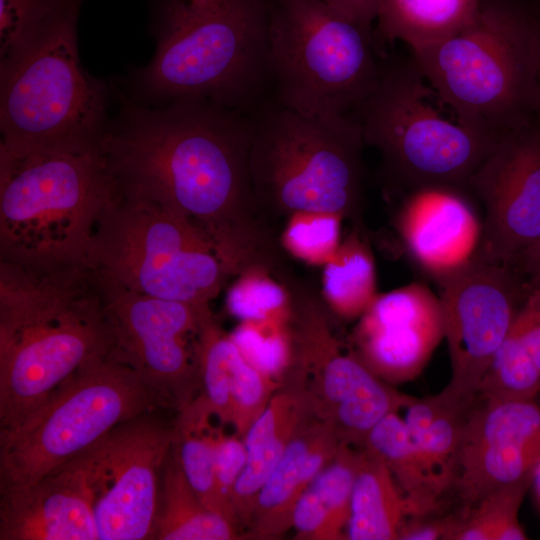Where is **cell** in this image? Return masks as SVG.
Here are the masks:
<instances>
[{"instance_id": "obj_28", "label": "cell", "mask_w": 540, "mask_h": 540, "mask_svg": "<svg viewBox=\"0 0 540 540\" xmlns=\"http://www.w3.org/2000/svg\"><path fill=\"white\" fill-rule=\"evenodd\" d=\"M214 417L201 394L181 407L173 428L172 449L202 503L238 527L233 508L217 484L214 459L217 427L211 423Z\"/></svg>"}, {"instance_id": "obj_33", "label": "cell", "mask_w": 540, "mask_h": 540, "mask_svg": "<svg viewBox=\"0 0 540 540\" xmlns=\"http://www.w3.org/2000/svg\"><path fill=\"white\" fill-rule=\"evenodd\" d=\"M225 305L227 311L241 321H287L291 315L288 288L261 268L235 277L228 288Z\"/></svg>"}, {"instance_id": "obj_27", "label": "cell", "mask_w": 540, "mask_h": 540, "mask_svg": "<svg viewBox=\"0 0 540 540\" xmlns=\"http://www.w3.org/2000/svg\"><path fill=\"white\" fill-rule=\"evenodd\" d=\"M237 531L202 503L171 449L161 476L154 539L232 540L239 538Z\"/></svg>"}, {"instance_id": "obj_37", "label": "cell", "mask_w": 540, "mask_h": 540, "mask_svg": "<svg viewBox=\"0 0 540 540\" xmlns=\"http://www.w3.org/2000/svg\"><path fill=\"white\" fill-rule=\"evenodd\" d=\"M60 0H0L1 64L18 54L50 17Z\"/></svg>"}, {"instance_id": "obj_38", "label": "cell", "mask_w": 540, "mask_h": 540, "mask_svg": "<svg viewBox=\"0 0 540 540\" xmlns=\"http://www.w3.org/2000/svg\"><path fill=\"white\" fill-rule=\"evenodd\" d=\"M214 459L219 491L231 504L234 485L247 460V451L243 439L237 434L227 435L219 428H216Z\"/></svg>"}, {"instance_id": "obj_23", "label": "cell", "mask_w": 540, "mask_h": 540, "mask_svg": "<svg viewBox=\"0 0 540 540\" xmlns=\"http://www.w3.org/2000/svg\"><path fill=\"white\" fill-rule=\"evenodd\" d=\"M482 0H379L373 30L378 54L402 41L416 50L444 41L476 19Z\"/></svg>"}, {"instance_id": "obj_43", "label": "cell", "mask_w": 540, "mask_h": 540, "mask_svg": "<svg viewBox=\"0 0 540 540\" xmlns=\"http://www.w3.org/2000/svg\"><path fill=\"white\" fill-rule=\"evenodd\" d=\"M533 484H535L537 495L540 501V464L536 470V473L533 479Z\"/></svg>"}, {"instance_id": "obj_36", "label": "cell", "mask_w": 540, "mask_h": 540, "mask_svg": "<svg viewBox=\"0 0 540 540\" xmlns=\"http://www.w3.org/2000/svg\"><path fill=\"white\" fill-rule=\"evenodd\" d=\"M280 386L277 379L259 371L240 352L231 385L230 423L238 436L243 439Z\"/></svg>"}, {"instance_id": "obj_15", "label": "cell", "mask_w": 540, "mask_h": 540, "mask_svg": "<svg viewBox=\"0 0 540 540\" xmlns=\"http://www.w3.org/2000/svg\"><path fill=\"white\" fill-rule=\"evenodd\" d=\"M438 286L451 365L445 388L472 402L531 287L517 268L478 258Z\"/></svg>"}, {"instance_id": "obj_7", "label": "cell", "mask_w": 540, "mask_h": 540, "mask_svg": "<svg viewBox=\"0 0 540 540\" xmlns=\"http://www.w3.org/2000/svg\"><path fill=\"white\" fill-rule=\"evenodd\" d=\"M349 116L379 152V175L395 193L427 184L468 188L499 141L464 124L412 56L381 58L376 87Z\"/></svg>"}, {"instance_id": "obj_17", "label": "cell", "mask_w": 540, "mask_h": 540, "mask_svg": "<svg viewBox=\"0 0 540 540\" xmlns=\"http://www.w3.org/2000/svg\"><path fill=\"white\" fill-rule=\"evenodd\" d=\"M540 464V402L480 398L465 422L451 492L466 513L500 489L533 484Z\"/></svg>"}, {"instance_id": "obj_19", "label": "cell", "mask_w": 540, "mask_h": 540, "mask_svg": "<svg viewBox=\"0 0 540 540\" xmlns=\"http://www.w3.org/2000/svg\"><path fill=\"white\" fill-rule=\"evenodd\" d=\"M358 320L352 352L392 386L417 378L444 340L439 296L421 282L378 294Z\"/></svg>"}, {"instance_id": "obj_2", "label": "cell", "mask_w": 540, "mask_h": 540, "mask_svg": "<svg viewBox=\"0 0 540 540\" xmlns=\"http://www.w3.org/2000/svg\"><path fill=\"white\" fill-rule=\"evenodd\" d=\"M112 347L98 280L84 267L0 274V426L19 427L65 380Z\"/></svg>"}, {"instance_id": "obj_25", "label": "cell", "mask_w": 540, "mask_h": 540, "mask_svg": "<svg viewBox=\"0 0 540 540\" xmlns=\"http://www.w3.org/2000/svg\"><path fill=\"white\" fill-rule=\"evenodd\" d=\"M358 451L343 445L302 493L292 518L296 539H346Z\"/></svg>"}, {"instance_id": "obj_5", "label": "cell", "mask_w": 540, "mask_h": 540, "mask_svg": "<svg viewBox=\"0 0 540 540\" xmlns=\"http://www.w3.org/2000/svg\"><path fill=\"white\" fill-rule=\"evenodd\" d=\"M420 71L467 126L499 140L533 124L538 104L537 10L482 0L469 26L411 50Z\"/></svg>"}, {"instance_id": "obj_22", "label": "cell", "mask_w": 540, "mask_h": 540, "mask_svg": "<svg viewBox=\"0 0 540 540\" xmlns=\"http://www.w3.org/2000/svg\"><path fill=\"white\" fill-rule=\"evenodd\" d=\"M475 401L464 400L444 387L437 394L415 397L405 408L409 437L443 500L452 490L465 422Z\"/></svg>"}, {"instance_id": "obj_45", "label": "cell", "mask_w": 540, "mask_h": 540, "mask_svg": "<svg viewBox=\"0 0 540 540\" xmlns=\"http://www.w3.org/2000/svg\"><path fill=\"white\" fill-rule=\"evenodd\" d=\"M537 399H540V394L538 395Z\"/></svg>"}, {"instance_id": "obj_29", "label": "cell", "mask_w": 540, "mask_h": 540, "mask_svg": "<svg viewBox=\"0 0 540 540\" xmlns=\"http://www.w3.org/2000/svg\"><path fill=\"white\" fill-rule=\"evenodd\" d=\"M300 427L289 410L269 405L243 437L247 460L231 495L238 525L248 526L258 493Z\"/></svg>"}, {"instance_id": "obj_12", "label": "cell", "mask_w": 540, "mask_h": 540, "mask_svg": "<svg viewBox=\"0 0 540 540\" xmlns=\"http://www.w3.org/2000/svg\"><path fill=\"white\" fill-rule=\"evenodd\" d=\"M287 288L293 354L284 374L303 394L310 413L326 422L343 445L362 448L371 430L415 397L373 373L333 333L321 296L296 277Z\"/></svg>"}, {"instance_id": "obj_1", "label": "cell", "mask_w": 540, "mask_h": 540, "mask_svg": "<svg viewBox=\"0 0 540 540\" xmlns=\"http://www.w3.org/2000/svg\"><path fill=\"white\" fill-rule=\"evenodd\" d=\"M251 117L202 100L131 111L100 145L119 193L155 202L196 226L230 278L286 265L280 232L254 194Z\"/></svg>"}, {"instance_id": "obj_8", "label": "cell", "mask_w": 540, "mask_h": 540, "mask_svg": "<svg viewBox=\"0 0 540 540\" xmlns=\"http://www.w3.org/2000/svg\"><path fill=\"white\" fill-rule=\"evenodd\" d=\"M87 267L129 290L193 305H210L230 278L191 222L118 190L98 221Z\"/></svg>"}, {"instance_id": "obj_42", "label": "cell", "mask_w": 540, "mask_h": 540, "mask_svg": "<svg viewBox=\"0 0 540 540\" xmlns=\"http://www.w3.org/2000/svg\"><path fill=\"white\" fill-rule=\"evenodd\" d=\"M537 35H538V104H537V110L535 113L533 124L540 130V10H537Z\"/></svg>"}, {"instance_id": "obj_9", "label": "cell", "mask_w": 540, "mask_h": 540, "mask_svg": "<svg viewBox=\"0 0 540 540\" xmlns=\"http://www.w3.org/2000/svg\"><path fill=\"white\" fill-rule=\"evenodd\" d=\"M270 47L273 100L305 115L349 116L379 79L373 32L321 0H274Z\"/></svg>"}, {"instance_id": "obj_4", "label": "cell", "mask_w": 540, "mask_h": 540, "mask_svg": "<svg viewBox=\"0 0 540 540\" xmlns=\"http://www.w3.org/2000/svg\"><path fill=\"white\" fill-rule=\"evenodd\" d=\"M274 0H170L141 85L168 103L202 100L252 116L273 101Z\"/></svg>"}, {"instance_id": "obj_32", "label": "cell", "mask_w": 540, "mask_h": 540, "mask_svg": "<svg viewBox=\"0 0 540 540\" xmlns=\"http://www.w3.org/2000/svg\"><path fill=\"white\" fill-rule=\"evenodd\" d=\"M532 484L500 489L481 499L461 519L452 540H524L519 510Z\"/></svg>"}, {"instance_id": "obj_20", "label": "cell", "mask_w": 540, "mask_h": 540, "mask_svg": "<svg viewBox=\"0 0 540 540\" xmlns=\"http://www.w3.org/2000/svg\"><path fill=\"white\" fill-rule=\"evenodd\" d=\"M0 491V540H99L85 482L66 463Z\"/></svg>"}, {"instance_id": "obj_34", "label": "cell", "mask_w": 540, "mask_h": 540, "mask_svg": "<svg viewBox=\"0 0 540 540\" xmlns=\"http://www.w3.org/2000/svg\"><path fill=\"white\" fill-rule=\"evenodd\" d=\"M230 337L259 371L274 379L286 373L293 354L289 320L241 321Z\"/></svg>"}, {"instance_id": "obj_40", "label": "cell", "mask_w": 540, "mask_h": 540, "mask_svg": "<svg viewBox=\"0 0 540 540\" xmlns=\"http://www.w3.org/2000/svg\"><path fill=\"white\" fill-rule=\"evenodd\" d=\"M368 31L374 30L379 0H321Z\"/></svg>"}, {"instance_id": "obj_11", "label": "cell", "mask_w": 540, "mask_h": 540, "mask_svg": "<svg viewBox=\"0 0 540 540\" xmlns=\"http://www.w3.org/2000/svg\"><path fill=\"white\" fill-rule=\"evenodd\" d=\"M161 399L111 350L80 366L16 429L0 431V489L45 476Z\"/></svg>"}, {"instance_id": "obj_21", "label": "cell", "mask_w": 540, "mask_h": 540, "mask_svg": "<svg viewBox=\"0 0 540 540\" xmlns=\"http://www.w3.org/2000/svg\"><path fill=\"white\" fill-rule=\"evenodd\" d=\"M342 446L330 425L308 417L257 495L247 526L249 536L271 540L291 529L300 496Z\"/></svg>"}, {"instance_id": "obj_26", "label": "cell", "mask_w": 540, "mask_h": 540, "mask_svg": "<svg viewBox=\"0 0 540 540\" xmlns=\"http://www.w3.org/2000/svg\"><path fill=\"white\" fill-rule=\"evenodd\" d=\"M410 515L408 503L385 463L359 448L346 527L349 540H395Z\"/></svg>"}, {"instance_id": "obj_14", "label": "cell", "mask_w": 540, "mask_h": 540, "mask_svg": "<svg viewBox=\"0 0 540 540\" xmlns=\"http://www.w3.org/2000/svg\"><path fill=\"white\" fill-rule=\"evenodd\" d=\"M95 276L111 329V352L135 370L164 405L179 410L201 385L197 340L212 312L210 305L145 295Z\"/></svg>"}, {"instance_id": "obj_18", "label": "cell", "mask_w": 540, "mask_h": 540, "mask_svg": "<svg viewBox=\"0 0 540 540\" xmlns=\"http://www.w3.org/2000/svg\"><path fill=\"white\" fill-rule=\"evenodd\" d=\"M398 193L392 225L424 275L438 285L478 258L483 214L467 187L427 184Z\"/></svg>"}, {"instance_id": "obj_6", "label": "cell", "mask_w": 540, "mask_h": 540, "mask_svg": "<svg viewBox=\"0 0 540 540\" xmlns=\"http://www.w3.org/2000/svg\"><path fill=\"white\" fill-rule=\"evenodd\" d=\"M251 121L252 184L271 224L298 213H328L365 231V143L352 117L305 115L273 100Z\"/></svg>"}, {"instance_id": "obj_35", "label": "cell", "mask_w": 540, "mask_h": 540, "mask_svg": "<svg viewBox=\"0 0 540 540\" xmlns=\"http://www.w3.org/2000/svg\"><path fill=\"white\" fill-rule=\"evenodd\" d=\"M336 214L298 213L285 220L280 243L286 253L311 265H325L341 244V224Z\"/></svg>"}, {"instance_id": "obj_30", "label": "cell", "mask_w": 540, "mask_h": 540, "mask_svg": "<svg viewBox=\"0 0 540 540\" xmlns=\"http://www.w3.org/2000/svg\"><path fill=\"white\" fill-rule=\"evenodd\" d=\"M365 231L352 227L324 265L321 299L337 317L359 319L376 297L374 256Z\"/></svg>"}, {"instance_id": "obj_41", "label": "cell", "mask_w": 540, "mask_h": 540, "mask_svg": "<svg viewBox=\"0 0 540 540\" xmlns=\"http://www.w3.org/2000/svg\"><path fill=\"white\" fill-rule=\"evenodd\" d=\"M514 267L527 277L531 289L540 286V241L526 251Z\"/></svg>"}, {"instance_id": "obj_10", "label": "cell", "mask_w": 540, "mask_h": 540, "mask_svg": "<svg viewBox=\"0 0 540 540\" xmlns=\"http://www.w3.org/2000/svg\"><path fill=\"white\" fill-rule=\"evenodd\" d=\"M80 2L60 0L31 41L1 64V142L44 145L103 134L107 94L79 61Z\"/></svg>"}, {"instance_id": "obj_3", "label": "cell", "mask_w": 540, "mask_h": 540, "mask_svg": "<svg viewBox=\"0 0 540 540\" xmlns=\"http://www.w3.org/2000/svg\"><path fill=\"white\" fill-rule=\"evenodd\" d=\"M100 137L0 142V261L87 266L98 221L117 194Z\"/></svg>"}, {"instance_id": "obj_44", "label": "cell", "mask_w": 540, "mask_h": 540, "mask_svg": "<svg viewBox=\"0 0 540 540\" xmlns=\"http://www.w3.org/2000/svg\"><path fill=\"white\" fill-rule=\"evenodd\" d=\"M188 1L195 5H208V4L213 3L216 0H188Z\"/></svg>"}, {"instance_id": "obj_39", "label": "cell", "mask_w": 540, "mask_h": 540, "mask_svg": "<svg viewBox=\"0 0 540 540\" xmlns=\"http://www.w3.org/2000/svg\"><path fill=\"white\" fill-rule=\"evenodd\" d=\"M460 519L459 510L410 515L399 529L398 540H452Z\"/></svg>"}, {"instance_id": "obj_24", "label": "cell", "mask_w": 540, "mask_h": 540, "mask_svg": "<svg viewBox=\"0 0 540 540\" xmlns=\"http://www.w3.org/2000/svg\"><path fill=\"white\" fill-rule=\"evenodd\" d=\"M540 394V286L531 289L487 371L480 398L537 399Z\"/></svg>"}, {"instance_id": "obj_16", "label": "cell", "mask_w": 540, "mask_h": 540, "mask_svg": "<svg viewBox=\"0 0 540 540\" xmlns=\"http://www.w3.org/2000/svg\"><path fill=\"white\" fill-rule=\"evenodd\" d=\"M483 214L478 259L515 266L540 241V130L503 135L468 183Z\"/></svg>"}, {"instance_id": "obj_31", "label": "cell", "mask_w": 540, "mask_h": 540, "mask_svg": "<svg viewBox=\"0 0 540 540\" xmlns=\"http://www.w3.org/2000/svg\"><path fill=\"white\" fill-rule=\"evenodd\" d=\"M362 448L385 463L408 503L410 515L443 510L444 500L430 481L398 412L384 417L371 430Z\"/></svg>"}, {"instance_id": "obj_13", "label": "cell", "mask_w": 540, "mask_h": 540, "mask_svg": "<svg viewBox=\"0 0 540 540\" xmlns=\"http://www.w3.org/2000/svg\"><path fill=\"white\" fill-rule=\"evenodd\" d=\"M172 444L173 429L144 414L66 462L85 482L99 540L154 539L161 476Z\"/></svg>"}]
</instances>
